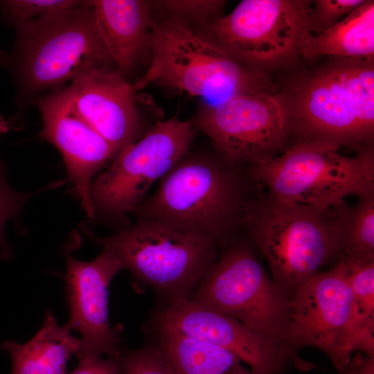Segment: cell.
I'll use <instances>...</instances> for the list:
<instances>
[{
  "label": "cell",
  "instance_id": "obj_19",
  "mask_svg": "<svg viewBox=\"0 0 374 374\" xmlns=\"http://www.w3.org/2000/svg\"><path fill=\"white\" fill-rule=\"evenodd\" d=\"M66 325L60 326L53 314L46 310L40 329L27 342L4 341L3 350L12 362L10 374H66L67 360L78 354L81 341Z\"/></svg>",
  "mask_w": 374,
  "mask_h": 374
},
{
  "label": "cell",
  "instance_id": "obj_20",
  "mask_svg": "<svg viewBox=\"0 0 374 374\" xmlns=\"http://www.w3.org/2000/svg\"><path fill=\"white\" fill-rule=\"evenodd\" d=\"M374 59V1L366 0L338 23L320 33H309L302 45V62L320 57Z\"/></svg>",
  "mask_w": 374,
  "mask_h": 374
},
{
  "label": "cell",
  "instance_id": "obj_28",
  "mask_svg": "<svg viewBox=\"0 0 374 374\" xmlns=\"http://www.w3.org/2000/svg\"><path fill=\"white\" fill-rule=\"evenodd\" d=\"M119 357H98L80 362L69 374H121Z\"/></svg>",
  "mask_w": 374,
  "mask_h": 374
},
{
  "label": "cell",
  "instance_id": "obj_16",
  "mask_svg": "<svg viewBox=\"0 0 374 374\" xmlns=\"http://www.w3.org/2000/svg\"><path fill=\"white\" fill-rule=\"evenodd\" d=\"M82 117L114 148L116 156L140 133L132 85L121 71L89 67L78 73L68 87Z\"/></svg>",
  "mask_w": 374,
  "mask_h": 374
},
{
  "label": "cell",
  "instance_id": "obj_5",
  "mask_svg": "<svg viewBox=\"0 0 374 374\" xmlns=\"http://www.w3.org/2000/svg\"><path fill=\"white\" fill-rule=\"evenodd\" d=\"M89 235L148 286L159 305L188 299L221 251L204 235L150 218L107 237Z\"/></svg>",
  "mask_w": 374,
  "mask_h": 374
},
{
  "label": "cell",
  "instance_id": "obj_12",
  "mask_svg": "<svg viewBox=\"0 0 374 374\" xmlns=\"http://www.w3.org/2000/svg\"><path fill=\"white\" fill-rule=\"evenodd\" d=\"M18 37L22 77L34 89L73 80L89 67L114 63L99 35L90 1L19 32Z\"/></svg>",
  "mask_w": 374,
  "mask_h": 374
},
{
  "label": "cell",
  "instance_id": "obj_11",
  "mask_svg": "<svg viewBox=\"0 0 374 374\" xmlns=\"http://www.w3.org/2000/svg\"><path fill=\"white\" fill-rule=\"evenodd\" d=\"M289 301L284 344L295 353L305 347L319 349L341 374L352 357L355 319L345 264L339 261L319 272Z\"/></svg>",
  "mask_w": 374,
  "mask_h": 374
},
{
  "label": "cell",
  "instance_id": "obj_23",
  "mask_svg": "<svg viewBox=\"0 0 374 374\" xmlns=\"http://www.w3.org/2000/svg\"><path fill=\"white\" fill-rule=\"evenodd\" d=\"M74 0H11L1 1L5 13L21 32L47 21L80 6Z\"/></svg>",
  "mask_w": 374,
  "mask_h": 374
},
{
  "label": "cell",
  "instance_id": "obj_14",
  "mask_svg": "<svg viewBox=\"0 0 374 374\" xmlns=\"http://www.w3.org/2000/svg\"><path fill=\"white\" fill-rule=\"evenodd\" d=\"M66 259L65 287L69 319L65 324L81 335L77 357L80 362L100 357H119L121 330L110 324L108 313V288L112 279L121 271L118 261L102 249L91 261L73 257L69 245Z\"/></svg>",
  "mask_w": 374,
  "mask_h": 374
},
{
  "label": "cell",
  "instance_id": "obj_30",
  "mask_svg": "<svg viewBox=\"0 0 374 374\" xmlns=\"http://www.w3.org/2000/svg\"><path fill=\"white\" fill-rule=\"evenodd\" d=\"M9 130V125L8 122L3 118V116H0V136L8 132Z\"/></svg>",
  "mask_w": 374,
  "mask_h": 374
},
{
  "label": "cell",
  "instance_id": "obj_26",
  "mask_svg": "<svg viewBox=\"0 0 374 374\" xmlns=\"http://www.w3.org/2000/svg\"><path fill=\"white\" fill-rule=\"evenodd\" d=\"M366 0H316L312 1L311 21L312 31L319 33L332 27Z\"/></svg>",
  "mask_w": 374,
  "mask_h": 374
},
{
  "label": "cell",
  "instance_id": "obj_29",
  "mask_svg": "<svg viewBox=\"0 0 374 374\" xmlns=\"http://www.w3.org/2000/svg\"><path fill=\"white\" fill-rule=\"evenodd\" d=\"M341 374H374V357L356 355L351 357Z\"/></svg>",
  "mask_w": 374,
  "mask_h": 374
},
{
  "label": "cell",
  "instance_id": "obj_1",
  "mask_svg": "<svg viewBox=\"0 0 374 374\" xmlns=\"http://www.w3.org/2000/svg\"><path fill=\"white\" fill-rule=\"evenodd\" d=\"M290 147L317 143L357 152L374 142V59L326 57L278 74Z\"/></svg>",
  "mask_w": 374,
  "mask_h": 374
},
{
  "label": "cell",
  "instance_id": "obj_13",
  "mask_svg": "<svg viewBox=\"0 0 374 374\" xmlns=\"http://www.w3.org/2000/svg\"><path fill=\"white\" fill-rule=\"evenodd\" d=\"M152 318L186 336L231 352L255 374H280L290 366L305 371L316 367L287 346L190 299L158 305Z\"/></svg>",
  "mask_w": 374,
  "mask_h": 374
},
{
  "label": "cell",
  "instance_id": "obj_15",
  "mask_svg": "<svg viewBox=\"0 0 374 374\" xmlns=\"http://www.w3.org/2000/svg\"><path fill=\"white\" fill-rule=\"evenodd\" d=\"M41 136L62 154L69 179L90 219L95 215L90 197L92 178L116 152L77 110L69 87L40 99Z\"/></svg>",
  "mask_w": 374,
  "mask_h": 374
},
{
  "label": "cell",
  "instance_id": "obj_22",
  "mask_svg": "<svg viewBox=\"0 0 374 374\" xmlns=\"http://www.w3.org/2000/svg\"><path fill=\"white\" fill-rule=\"evenodd\" d=\"M346 268L354 303L355 335L362 339H373L374 338V260L346 266Z\"/></svg>",
  "mask_w": 374,
  "mask_h": 374
},
{
  "label": "cell",
  "instance_id": "obj_9",
  "mask_svg": "<svg viewBox=\"0 0 374 374\" xmlns=\"http://www.w3.org/2000/svg\"><path fill=\"white\" fill-rule=\"evenodd\" d=\"M192 120L177 116L158 121L136 141L124 147L109 168L92 182L90 197L96 212L109 220L127 224L161 179L188 150L195 133Z\"/></svg>",
  "mask_w": 374,
  "mask_h": 374
},
{
  "label": "cell",
  "instance_id": "obj_2",
  "mask_svg": "<svg viewBox=\"0 0 374 374\" xmlns=\"http://www.w3.org/2000/svg\"><path fill=\"white\" fill-rule=\"evenodd\" d=\"M251 183L245 168L216 150L186 152L132 214L201 234L222 249L242 229Z\"/></svg>",
  "mask_w": 374,
  "mask_h": 374
},
{
  "label": "cell",
  "instance_id": "obj_18",
  "mask_svg": "<svg viewBox=\"0 0 374 374\" xmlns=\"http://www.w3.org/2000/svg\"><path fill=\"white\" fill-rule=\"evenodd\" d=\"M144 333L145 341L158 350L174 374H255L231 352L186 336L152 318Z\"/></svg>",
  "mask_w": 374,
  "mask_h": 374
},
{
  "label": "cell",
  "instance_id": "obj_8",
  "mask_svg": "<svg viewBox=\"0 0 374 374\" xmlns=\"http://www.w3.org/2000/svg\"><path fill=\"white\" fill-rule=\"evenodd\" d=\"M188 299L285 345L289 299L260 264L247 235L238 234L221 249Z\"/></svg>",
  "mask_w": 374,
  "mask_h": 374
},
{
  "label": "cell",
  "instance_id": "obj_17",
  "mask_svg": "<svg viewBox=\"0 0 374 374\" xmlns=\"http://www.w3.org/2000/svg\"><path fill=\"white\" fill-rule=\"evenodd\" d=\"M100 38L112 59L123 71L136 65L148 46L152 23L150 1H90Z\"/></svg>",
  "mask_w": 374,
  "mask_h": 374
},
{
  "label": "cell",
  "instance_id": "obj_27",
  "mask_svg": "<svg viewBox=\"0 0 374 374\" xmlns=\"http://www.w3.org/2000/svg\"><path fill=\"white\" fill-rule=\"evenodd\" d=\"M37 192L24 193L13 190L8 182L5 165L0 160V246L3 256L9 253L4 237L6 222L19 215L26 202Z\"/></svg>",
  "mask_w": 374,
  "mask_h": 374
},
{
  "label": "cell",
  "instance_id": "obj_10",
  "mask_svg": "<svg viewBox=\"0 0 374 374\" xmlns=\"http://www.w3.org/2000/svg\"><path fill=\"white\" fill-rule=\"evenodd\" d=\"M192 121L225 160L240 167L274 158L291 145L277 93L242 94L215 105H205Z\"/></svg>",
  "mask_w": 374,
  "mask_h": 374
},
{
  "label": "cell",
  "instance_id": "obj_3",
  "mask_svg": "<svg viewBox=\"0 0 374 374\" xmlns=\"http://www.w3.org/2000/svg\"><path fill=\"white\" fill-rule=\"evenodd\" d=\"M335 218L336 207L321 208L258 194L247 204L242 229L267 260L273 281L290 299L327 265L338 262Z\"/></svg>",
  "mask_w": 374,
  "mask_h": 374
},
{
  "label": "cell",
  "instance_id": "obj_7",
  "mask_svg": "<svg viewBox=\"0 0 374 374\" xmlns=\"http://www.w3.org/2000/svg\"><path fill=\"white\" fill-rule=\"evenodd\" d=\"M312 1L243 0L227 15L199 26L202 35L238 61L267 76L302 62V45L312 32Z\"/></svg>",
  "mask_w": 374,
  "mask_h": 374
},
{
  "label": "cell",
  "instance_id": "obj_21",
  "mask_svg": "<svg viewBox=\"0 0 374 374\" xmlns=\"http://www.w3.org/2000/svg\"><path fill=\"white\" fill-rule=\"evenodd\" d=\"M338 262L346 266L374 260V192L357 197L353 206L336 207Z\"/></svg>",
  "mask_w": 374,
  "mask_h": 374
},
{
  "label": "cell",
  "instance_id": "obj_6",
  "mask_svg": "<svg viewBox=\"0 0 374 374\" xmlns=\"http://www.w3.org/2000/svg\"><path fill=\"white\" fill-rule=\"evenodd\" d=\"M246 170L252 184L275 199L332 208L348 196L374 192V146L347 157L332 146L299 143Z\"/></svg>",
  "mask_w": 374,
  "mask_h": 374
},
{
  "label": "cell",
  "instance_id": "obj_25",
  "mask_svg": "<svg viewBox=\"0 0 374 374\" xmlns=\"http://www.w3.org/2000/svg\"><path fill=\"white\" fill-rule=\"evenodd\" d=\"M121 374H174L169 366L150 342L132 350H122L120 355Z\"/></svg>",
  "mask_w": 374,
  "mask_h": 374
},
{
  "label": "cell",
  "instance_id": "obj_4",
  "mask_svg": "<svg viewBox=\"0 0 374 374\" xmlns=\"http://www.w3.org/2000/svg\"><path fill=\"white\" fill-rule=\"evenodd\" d=\"M148 47L151 64L132 85L134 91L155 82L213 105L242 94L278 91L271 77L238 61L179 18L152 24Z\"/></svg>",
  "mask_w": 374,
  "mask_h": 374
},
{
  "label": "cell",
  "instance_id": "obj_24",
  "mask_svg": "<svg viewBox=\"0 0 374 374\" xmlns=\"http://www.w3.org/2000/svg\"><path fill=\"white\" fill-rule=\"evenodd\" d=\"M165 10L170 16L179 18L188 24L205 25L222 16L226 3L221 0H168L152 3Z\"/></svg>",
  "mask_w": 374,
  "mask_h": 374
}]
</instances>
